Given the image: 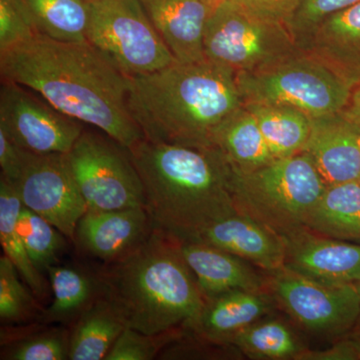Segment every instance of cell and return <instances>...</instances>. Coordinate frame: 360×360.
Returning <instances> with one entry per match:
<instances>
[{"label": "cell", "mask_w": 360, "mask_h": 360, "mask_svg": "<svg viewBox=\"0 0 360 360\" xmlns=\"http://www.w3.org/2000/svg\"><path fill=\"white\" fill-rule=\"evenodd\" d=\"M2 82L22 85L54 108L129 150L144 139L127 105L129 77L89 41L37 32L0 53Z\"/></svg>", "instance_id": "cell-1"}, {"label": "cell", "mask_w": 360, "mask_h": 360, "mask_svg": "<svg viewBox=\"0 0 360 360\" xmlns=\"http://www.w3.org/2000/svg\"><path fill=\"white\" fill-rule=\"evenodd\" d=\"M127 105L144 139L210 148L245 104L236 73L205 58L129 77Z\"/></svg>", "instance_id": "cell-2"}, {"label": "cell", "mask_w": 360, "mask_h": 360, "mask_svg": "<svg viewBox=\"0 0 360 360\" xmlns=\"http://www.w3.org/2000/svg\"><path fill=\"white\" fill-rule=\"evenodd\" d=\"M129 151L155 229L186 243L213 222L238 213L231 193L233 168L219 148L144 139Z\"/></svg>", "instance_id": "cell-3"}, {"label": "cell", "mask_w": 360, "mask_h": 360, "mask_svg": "<svg viewBox=\"0 0 360 360\" xmlns=\"http://www.w3.org/2000/svg\"><path fill=\"white\" fill-rule=\"evenodd\" d=\"M96 276L125 328L146 335L191 331L205 307L180 241L158 229L127 257L101 265Z\"/></svg>", "instance_id": "cell-4"}, {"label": "cell", "mask_w": 360, "mask_h": 360, "mask_svg": "<svg viewBox=\"0 0 360 360\" xmlns=\"http://www.w3.org/2000/svg\"><path fill=\"white\" fill-rule=\"evenodd\" d=\"M326 184L305 153L276 158L241 174L233 169L231 193L241 214L283 236L305 229Z\"/></svg>", "instance_id": "cell-5"}, {"label": "cell", "mask_w": 360, "mask_h": 360, "mask_svg": "<svg viewBox=\"0 0 360 360\" xmlns=\"http://www.w3.org/2000/svg\"><path fill=\"white\" fill-rule=\"evenodd\" d=\"M236 80L245 105L286 106L310 118L340 112L352 94L345 80L300 51Z\"/></svg>", "instance_id": "cell-6"}, {"label": "cell", "mask_w": 360, "mask_h": 360, "mask_svg": "<svg viewBox=\"0 0 360 360\" xmlns=\"http://www.w3.org/2000/svg\"><path fill=\"white\" fill-rule=\"evenodd\" d=\"M298 51L288 25L264 20L236 0L215 7L206 21L205 58L236 75L260 70Z\"/></svg>", "instance_id": "cell-7"}, {"label": "cell", "mask_w": 360, "mask_h": 360, "mask_svg": "<svg viewBox=\"0 0 360 360\" xmlns=\"http://www.w3.org/2000/svg\"><path fill=\"white\" fill-rule=\"evenodd\" d=\"M87 41L127 77L177 61L139 0H89Z\"/></svg>", "instance_id": "cell-8"}, {"label": "cell", "mask_w": 360, "mask_h": 360, "mask_svg": "<svg viewBox=\"0 0 360 360\" xmlns=\"http://www.w3.org/2000/svg\"><path fill=\"white\" fill-rule=\"evenodd\" d=\"M66 158L87 212L146 207L143 184L129 151L113 139L84 131Z\"/></svg>", "instance_id": "cell-9"}, {"label": "cell", "mask_w": 360, "mask_h": 360, "mask_svg": "<svg viewBox=\"0 0 360 360\" xmlns=\"http://www.w3.org/2000/svg\"><path fill=\"white\" fill-rule=\"evenodd\" d=\"M270 274L274 298L302 328L328 336H345L356 328L360 298L354 283L331 285L285 269Z\"/></svg>", "instance_id": "cell-10"}, {"label": "cell", "mask_w": 360, "mask_h": 360, "mask_svg": "<svg viewBox=\"0 0 360 360\" xmlns=\"http://www.w3.org/2000/svg\"><path fill=\"white\" fill-rule=\"evenodd\" d=\"M13 186L25 207L75 241L78 221L89 210L66 155L25 150L20 176Z\"/></svg>", "instance_id": "cell-11"}, {"label": "cell", "mask_w": 360, "mask_h": 360, "mask_svg": "<svg viewBox=\"0 0 360 360\" xmlns=\"http://www.w3.org/2000/svg\"><path fill=\"white\" fill-rule=\"evenodd\" d=\"M28 90L22 85L4 82L0 91V129L30 153H70L84 131V125Z\"/></svg>", "instance_id": "cell-12"}, {"label": "cell", "mask_w": 360, "mask_h": 360, "mask_svg": "<svg viewBox=\"0 0 360 360\" xmlns=\"http://www.w3.org/2000/svg\"><path fill=\"white\" fill-rule=\"evenodd\" d=\"M283 269L319 283L342 285L360 278V245L302 229L283 236Z\"/></svg>", "instance_id": "cell-13"}, {"label": "cell", "mask_w": 360, "mask_h": 360, "mask_svg": "<svg viewBox=\"0 0 360 360\" xmlns=\"http://www.w3.org/2000/svg\"><path fill=\"white\" fill-rule=\"evenodd\" d=\"M153 229L146 207L87 212L78 221L73 243L82 255L108 264L139 248Z\"/></svg>", "instance_id": "cell-14"}, {"label": "cell", "mask_w": 360, "mask_h": 360, "mask_svg": "<svg viewBox=\"0 0 360 360\" xmlns=\"http://www.w3.org/2000/svg\"><path fill=\"white\" fill-rule=\"evenodd\" d=\"M297 47L354 89L360 84V1L315 25Z\"/></svg>", "instance_id": "cell-15"}, {"label": "cell", "mask_w": 360, "mask_h": 360, "mask_svg": "<svg viewBox=\"0 0 360 360\" xmlns=\"http://www.w3.org/2000/svg\"><path fill=\"white\" fill-rule=\"evenodd\" d=\"M302 153L314 161L326 186L359 180L360 127L343 113L310 118Z\"/></svg>", "instance_id": "cell-16"}, {"label": "cell", "mask_w": 360, "mask_h": 360, "mask_svg": "<svg viewBox=\"0 0 360 360\" xmlns=\"http://www.w3.org/2000/svg\"><path fill=\"white\" fill-rule=\"evenodd\" d=\"M227 251L267 270L283 269L285 258L283 238L266 226L241 213L229 215L208 225L191 241Z\"/></svg>", "instance_id": "cell-17"}, {"label": "cell", "mask_w": 360, "mask_h": 360, "mask_svg": "<svg viewBox=\"0 0 360 360\" xmlns=\"http://www.w3.org/2000/svg\"><path fill=\"white\" fill-rule=\"evenodd\" d=\"M179 63L205 59L203 32L212 8L205 0H139Z\"/></svg>", "instance_id": "cell-18"}, {"label": "cell", "mask_w": 360, "mask_h": 360, "mask_svg": "<svg viewBox=\"0 0 360 360\" xmlns=\"http://www.w3.org/2000/svg\"><path fill=\"white\" fill-rule=\"evenodd\" d=\"M274 298L265 291L232 290L205 300L193 330L201 340L229 345L234 335L274 309Z\"/></svg>", "instance_id": "cell-19"}, {"label": "cell", "mask_w": 360, "mask_h": 360, "mask_svg": "<svg viewBox=\"0 0 360 360\" xmlns=\"http://www.w3.org/2000/svg\"><path fill=\"white\" fill-rule=\"evenodd\" d=\"M205 300L232 290L264 291V281L248 262L201 243H180Z\"/></svg>", "instance_id": "cell-20"}, {"label": "cell", "mask_w": 360, "mask_h": 360, "mask_svg": "<svg viewBox=\"0 0 360 360\" xmlns=\"http://www.w3.org/2000/svg\"><path fill=\"white\" fill-rule=\"evenodd\" d=\"M53 298L51 304L42 310L37 323L73 324L80 314L101 295L96 274L68 265H51L46 269Z\"/></svg>", "instance_id": "cell-21"}, {"label": "cell", "mask_w": 360, "mask_h": 360, "mask_svg": "<svg viewBox=\"0 0 360 360\" xmlns=\"http://www.w3.org/2000/svg\"><path fill=\"white\" fill-rule=\"evenodd\" d=\"M305 229L340 240H360L359 180L326 186Z\"/></svg>", "instance_id": "cell-22"}, {"label": "cell", "mask_w": 360, "mask_h": 360, "mask_svg": "<svg viewBox=\"0 0 360 360\" xmlns=\"http://www.w3.org/2000/svg\"><path fill=\"white\" fill-rule=\"evenodd\" d=\"M124 328L101 293L72 324L68 359L105 360Z\"/></svg>", "instance_id": "cell-23"}, {"label": "cell", "mask_w": 360, "mask_h": 360, "mask_svg": "<svg viewBox=\"0 0 360 360\" xmlns=\"http://www.w3.org/2000/svg\"><path fill=\"white\" fill-rule=\"evenodd\" d=\"M214 148H219L232 168L241 174L253 172L276 160L257 118L246 106L220 129Z\"/></svg>", "instance_id": "cell-24"}, {"label": "cell", "mask_w": 360, "mask_h": 360, "mask_svg": "<svg viewBox=\"0 0 360 360\" xmlns=\"http://www.w3.org/2000/svg\"><path fill=\"white\" fill-rule=\"evenodd\" d=\"M22 205L13 184L0 177V243L4 255L11 260L21 278L42 302L49 295V281L33 264L18 232V220Z\"/></svg>", "instance_id": "cell-25"}, {"label": "cell", "mask_w": 360, "mask_h": 360, "mask_svg": "<svg viewBox=\"0 0 360 360\" xmlns=\"http://www.w3.org/2000/svg\"><path fill=\"white\" fill-rule=\"evenodd\" d=\"M35 30L65 42L87 41L89 2L85 0H22Z\"/></svg>", "instance_id": "cell-26"}, {"label": "cell", "mask_w": 360, "mask_h": 360, "mask_svg": "<svg viewBox=\"0 0 360 360\" xmlns=\"http://www.w3.org/2000/svg\"><path fill=\"white\" fill-rule=\"evenodd\" d=\"M257 118L274 158L302 153L310 134V117L286 106L245 105Z\"/></svg>", "instance_id": "cell-27"}, {"label": "cell", "mask_w": 360, "mask_h": 360, "mask_svg": "<svg viewBox=\"0 0 360 360\" xmlns=\"http://www.w3.org/2000/svg\"><path fill=\"white\" fill-rule=\"evenodd\" d=\"M234 345L251 359H300L305 347L295 331L283 321L262 319L233 336Z\"/></svg>", "instance_id": "cell-28"}, {"label": "cell", "mask_w": 360, "mask_h": 360, "mask_svg": "<svg viewBox=\"0 0 360 360\" xmlns=\"http://www.w3.org/2000/svg\"><path fill=\"white\" fill-rule=\"evenodd\" d=\"M18 229L30 259L39 271L56 264L68 241L65 234L39 214L22 205Z\"/></svg>", "instance_id": "cell-29"}, {"label": "cell", "mask_w": 360, "mask_h": 360, "mask_svg": "<svg viewBox=\"0 0 360 360\" xmlns=\"http://www.w3.org/2000/svg\"><path fill=\"white\" fill-rule=\"evenodd\" d=\"M44 307L6 255L0 257V319L2 324H21L39 319Z\"/></svg>", "instance_id": "cell-30"}, {"label": "cell", "mask_w": 360, "mask_h": 360, "mask_svg": "<svg viewBox=\"0 0 360 360\" xmlns=\"http://www.w3.org/2000/svg\"><path fill=\"white\" fill-rule=\"evenodd\" d=\"M70 331L65 328L32 330L2 347V360H65L70 354Z\"/></svg>", "instance_id": "cell-31"}, {"label": "cell", "mask_w": 360, "mask_h": 360, "mask_svg": "<svg viewBox=\"0 0 360 360\" xmlns=\"http://www.w3.org/2000/svg\"><path fill=\"white\" fill-rule=\"evenodd\" d=\"M146 335L134 328H125L118 336L105 360H151L162 352L168 343L177 340L179 333Z\"/></svg>", "instance_id": "cell-32"}, {"label": "cell", "mask_w": 360, "mask_h": 360, "mask_svg": "<svg viewBox=\"0 0 360 360\" xmlns=\"http://www.w3.org/2000/svg\"><path fill=\"white\" fill-rule=\"evenodd\" d=\"M37 32L22 0H0V53Z\"/></svg>", "instance_id": "cell-33"}, {"label": "cell", "mask_w": 360, "mask_h": 360, "mask_svg": "<svg viewBox=\"0 0 360 360\" xmlns=\"http://www.w3.org/2000/svg\"><path fill=\"white\" fill-rule=\"evenodd\" d=\"M359 1L360 0H302L295 15L288 23V28L295 37L296 45L298 40L329 15Z\"/></svg>", "instance_id": "cell-34"}, {"label": "cell", "mask_w": 360, "mask_h": 360, "mask_svg": "<svg viewBox=\"0 0 360 360\" xmlns=\"http://www.w3.org/2000/svg\"><path fill=\"white\" fill-rule=\"evenodd\" d=\"M250 13L264 20L288 25L302 0H236Z\"/></svg>", "instance_id": "cell-35"}, {"label": "cell", "mask_w": 360, "mask_h": 360, "mask_svg": "<svg viewBox=\"0 0 360 360\" xmlns=\"http://www.w3.org/2000/svg\"><path fill=\"white\" fill-rule=\"evenodd\" d=\"M300 360H360V328H355L333 347L321 352L307 349Z\"/></svg>", "instance_id": "cell-36"}, {"label": "cell", "mask_w": 360, "mask_h": 360, "mask_svg": "<svg viewBox=\"0 0 360 360\" xmlns=\"http://www.w3.org/2000/svg\"><path fill=\"white\" fill-rule=\"evenodd\" d=\"M25 149L20 148L4 132L0 129V167L1 176L9 184H14L20 176L25 158Z\"/></svg>", "instance_id": "cell-37"}, {"label": "cell", "mask_w": 360, "mask_h": 360, "mask_svg": "<svg viewBox=\"0 0 360 360\" xmlns=\"http://www.w3.org/2000/svg\"><path fill=\"white\" fill-rule=\"evenodd\" d=\"M343 113L360 127V104H349L347 108L343 110Z\"/></svg>", "instance_id": "cell-38"}, {"label": "cell", "mask_w": 360, "mask_h": 360, "mask_svg": "<svg viewBox=\"0 0 360 360\" xmlns=\"http://www.w3.org/2000/svg\"><path fill=\"white\" fill-rule=\"evenodd\" d=\"M349 104H360V84L352 91Z\"/></svg>", "instance_id": "cell-39"}, {"label": "cell", "mask_w": 360, "mask_h": 360, "mask_svg": "<svg viewBox=\"0 0 360 360\" xmlns=\"http://www.w3.org/2000/svg\"><path fill=\"white\" fill-rule=\"evenodd\" d=\"M224 1H226V0H205V4L212 8V11Z\"/></svg>", "instance_id": "cell-40"}, {"label": "cell", "mask_w": 360, "mask_h": 360, "mask_svg": "<svg viewBox=\"0 0 360 360\" xmlns=\"http://www.w3.org/2000/svg\"><path fill=\"white\" fill-rule=\"evenodd\" d=\"M355 288H356L357 292H359V298H360V278L359 281H356V283H354ZM356 328H360V316H359V323H357Z\"/></svg>", "instance_id": "cell-41"}, {"label": "cell", "mask_w": 360, "mask_h": 360, "mask_svg": "<svg viewBox=\"0 0 360 360\" xmlns=\"http://www.w3.org/2000/svg\"><path fill=\"white\" fill-rule=\"evenodd\" d=\"M359 146H360V137H359ZM359 184H360V174H359Z\"/></svg>", "instance_id": "cell-42"}, {"label": "cell", "mask_w": 360, "mask_h": 360, "mask_svg": "<svg viewBox=\"0 0 360 360\" xmlns=\"http://www.w3.org/2000/svg\"><path fill=\"white\" fill-rule=\"evenodd\" d=\"M85 1H89V0H85Z\"/></svg>", "instance_id": "cell-43"}]
</instances>
